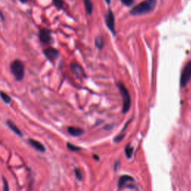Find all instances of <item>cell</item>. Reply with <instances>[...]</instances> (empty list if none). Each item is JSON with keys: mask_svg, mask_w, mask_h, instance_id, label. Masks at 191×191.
<instances>
[{"mask_svg": "<svg viewBox=\"0 0 191 191\" xmlns=\"http://www.w3.org/2000/svg\"><path fill=\"white\" fill-rule=\"evenodd\" d=\"M156 4L157 0H145L134 7L130 11V13L133 16H139L148 13L155 9Z\"/></svg>", "mask_w": 191, "mask_h": 191, "instance_id": "obj_1", "label": "cell"}, {"mask_svg": "<svg viewBox=\"0 0 191 191\" xmlns=\"http://www.w3.org/2000/svg\"><path fill=\"white\" fill-rule=\"evenodd\" d=\"M11 70L17 81L23 80L24 75H25V70H24L23 63L21 61L19 60H15L12 62L11 64Z\"/></svg>", "mask_w": 191, "mask_h": 191, "instance_id": "obj_2", "label": "cell"}, {"mask_svg": "<svg viewBox=\"0 0 191 191\" xmlns=\"http://www.w3.org/2000/svg\"><path fill=\"white\" fill-rule=\"evenodd\" d=\"M119 89H120V94H121L122 97H123V112L124 113H127L129 111L131 107V96L129 93H128V90L125 88V85L121 82H119L117 84Z\"/></svg>", "mask_w": 191, "mask_h": 191, "instance_id": "obj_3", "label": "cell"}, {"mask_svg": "<svg viewBox=\"0 0 191 191\" xmlns=\"http://www.w3.org/2000/svg\"><path fill=\"white\" fill-rule=\"evenodd\" d=\"M191 79V61L186 64L181 72L180 78V85L181 87H185Z\"/></svg>", "mask_w": 191, "mask_h": 191, "instance_id": "obj_4", "label": "cell"}, {"mask_svg": "<svg viewBox=\"0 0 191 191\" xmlns=\"http://www.w3.org/2000/svg\"><path fill=\"white\" fill-rule=\"evenodd\" d=\"M105 23L108 29L113 32V34H115V22H114V16H113V12L111 10H108L107 14L105 16Z\"/></svg>", "mask_w": 191, "mask_h": 191, "instance_id": "obj_5", "label": "cell"}, {"mask_svg": "<svg viewBox=\"0 0 191 191\" xmlns=\"http://www.w3.org/2000/svg\"><path fill=\"white\" fill-rule=\"evenodd\" d=\"M44 53L46 58L50 61H53L54 60L57 59L58 57L59 56V52L52 47L46 48V49H44Z\"/></svg>", "mask_w": 191, "mask_h": 191, "instance_id": "obj_6", "label": "cell"}, {"mask_svg": "<svg viewBox=\"0 0 191 191\" xmlns=\"http://www.w3.org/2000/svg\"><path fill=\"white\" fill-rule=\"evenodd\" d=\"M70 69H71V71L73 72L76 78H85V73H84L83 69L80 65L77 64V63H72L70 65Z\"/></svg>", "mask_w": 191, "mask_h": 191, "instance_id": "obj_7", "label": "cell"}, {"mask_svg": "<svg viewBox=\"0 0 191 191\" xmlns=\"http://www.w3.org/2000/svg\"><path fill=\"white\" fill-rule=\"evenodd\" d=\"M39 37L40 41H42L44 44H49L52 41L51 32L49 29H43L40 31Z\"/></svg>", "mask_w": 191, "mask_h": 191, "instance_id": "obj_8", "label": "cell"}, {"mask_svg": "<svg viewBox=\"0 0 191 191\" xmlns=\"http://www.w3.org/2000/svg\"><path fill=\"white\" fill-rule=\"evenodd\" d=\"M29 144H31V145L33 146L34 149H36L37 150L40 151V152H44L46 151L45 146L43 145L41 143H40L39 141L30 139V140H29Z\"/></svg>", "mask_w": 191, "mask_h": 191, "instance_id": "obj_9", "label": "cell"}, {"mask_svg": "<svg viewBox=\"0 0 191 191\" xmlns=\"http://www.w3.org/2000/svg\"><path fill=\"white\" fill-rule=\"evenodd\" d=\"M68 132L70 133V135H71L72 136H74V137H78V136H81L82 135H83L84 133V130L80 128H77V127H69L68 128Z\"/></svg>", "mask_w": 191, "mask_h": 191, "instance_id": "obj_10", "label": "cell"}, {"mask_svg": "<svg viewBox=\"0 0 191 191\" xmlns=\"http://www.w3.org/2000/svg\"><path fill=\"white\" fill-rule=\"evenodd\" d=\"M133 181L134 179L132 178V177L128 176V175H123L120 178L118 182V187L119 188H122V187L125 186V184L128 181Z\"/></svg>", "mask_w": 191, "mask_h": 191, "instance_id": "obj_11", "label": "cell"}, {"mask_svg": "<svg viewBox=\"0 0 191 191\" xmlns=\"http://www.w3.org/2000/svg\"><path fill=\"white\" fill-rule=\"evenodd\" d=\"M7 124H8V127H9V128H11V129L13 131V132H14L15 134H17V135L20 136V137H21V136H23V134H22L21 131L19 129L18 127H17V125L13 123V122L10 121V120H8V121H7Z\"/></svg>", "mask_w": 191, "mask_h": 191, "instance_id": "obj_12", "label": "cell"}, {"mask_svg": "<svg viewBox=\"0 0 191 191\" xmlns=\"http://www.w3.org/2000/svg\"><path fill=\"white\" fill-rule=\"evenodd\" d=\"M84 4L87 13L88 14H91L93 12V10H94V6H93V3L91 2V0H84Z\"/></svg>", "mask_w": 191, "mask_h": 191, "instance_id": "obj_13", "label": "cell"}, {"mask_svg": "<svg viewBox=\"0 0 191 191\" xmlns=\"http://www.w3.org/2000/svg\"><path fill=\"white\" fill-rule=\"evenodd\" d=\"M96 46L99 49H101L104 46V39L101 37H97L95 40Z\"/></svg>", "mask_w": 191, "mask_h": 191, "instance_id": "obj_14", "label": "cell"}, {"mask_svg": "<svg viewBox=\"0 0 191 191\" xmlns=\"http://www.w3.org/2000/svg\"><path fill=\"white\" fill-rule=\"evenodd\" d=\"M0 96H1L2 99V100L4 101L6 103H8H8H11V98L10 97V96L8 95L6 93H4V92H2V91H1V92H0Z\"/></svg>", "mask_w": 191, "mask_h": 191, "instance_id": "obj_15", "label": "cell"}, {"mask_svg": "<svg viewBox=\"0 0 191 191\" xmlns=\"http://www.w3.org/2000/svg\"><path fill=\"white\" fill-rule=\"evenodd\" d=\"M53 5L58 9H61L64 6V2L63 0H53Z\"/></svg>", "mask_w": 191, "mask_h": 191, "instance_id": "obj_16", "label": "cell"}, {"mask_svg": "<svg viewBox=\"0 0 191 191\" xmlns=\"http://www.w3.org/2000/svg\"><path fill=\"white\" fill-rule=\"evenodd\" d=\"M132 152H133V148L131 147L129 145L127 146L126 148H125V154H126L127 158H130L132 155Z\"/></svg>", "mask_w": 191, "mask_h": 191, "instance_id": "obj_17", "label": "cell"}, {"mask_svg": "<svg viewBox=\"0 0 191 191\" xmlns=\"http://www.w3.org/2000/svg\"><path fill=\"white\" fill-rule=\"evenodd\" d=\"M67 146L68 149L71 151H79V150H81L80 148L78 147V146L73 145V144H72V143H68L67 145Z\"/></svg>", "mask_w": 191, "mask_h": 191, "instance_id": "obj_18", "label": "cell"}, {"mask_svg": "<svg viewBox=\"0 0 191 191\" xmlns=\"http://www.w3.org/2000/svg\"><path fill=\"white\" fill-rule=\"evenodd\" d=\"M75 175H76L77 178H78V180H82V172H81V170H79V169L76 168L75 170Z\"/></svg>", "mask_w": 191, "mask_h": 191, "instance_id": "obj_19", "label": "cell"}, {"mask_svg": "<svg viewBox=\"0 0 191 191\" xmlns=\"http://www.w3.org/2000/svg\"><path fill=\"white\" fill-rule=\"evenodd\" d=\"M121 2L126 6H131L134 3V0H121Z\"/></svg>", "mask_w": 191, "mask_h": 191, "instance_id": "obj_20", "label": "cell"}, {"mask_svg": "<svg viewBox=\"0 0 191 191\" xmlns=\"http://www.w3.org/2000/svg\"><path fill=\"white\" fill-rule=\"evenodd\" d=\"M3 183H4V191H9V186H8V181L3 178Z\"/></svg>", "mask_w": 191, "mask_h": 191, "instance_id": "obj_21", "label": "cell"}, {"mask_svg": "<svg viewBox=\"0 0 191 191\" xmlns=\"http://www.w3.org/2000/svg\"><path fill=\"white\" fill-rule=\"evenodd\" d=\"M123 137H124V135H120V136H118V137H116V138L114 139V141L115 142H120V141L123 139Z\"/></svg>", "mask_w": 191, "mask_h": 191, "instance_id": "obj_22", "label": "cell"}, {"mask_svg": "<svg viewBox=\"0 0 191 191\" xmlns=\"http://www.w3.org/2000/svg\"><path fill=\"white\" fill-rule=\"evenodd\" d=\"M105 1L108 4H110V3H111V0H105Z\"/></svg>", "mask_w": 191, "mask_h": 191, "instance_id": "obj_23", "label": "cell"}]
</instances>
